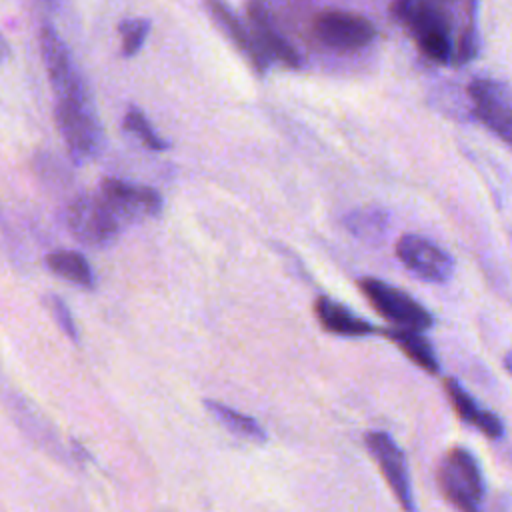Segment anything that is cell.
Masks as SVG:
<instances>
[{
	"instance_id": "cell-2",
	"label": "cell",
	"mask_w": 512,
	"mask_h": 512,
	"mask_svg": "<svg viewBox=\"0 0 512 512\" xmlns=\"http://www.w3.org/2000/svg\"><path fill=\"white\" fill-rule=\"evenodd\" d=\"M442 496L458 512H482L484 478L476 456L462 446L450 448L438 464Z\"/></svg>"
},
{
	"instance_id": "cell-13",
	"label": "cell",
	"mask_w": 512,
	"mask_h": 512,
	"mask_svg": "<svg viewBox=\"0 0 512 512\" xmlns=\"http://www.w3.org/2000/svg\"><path fill=\"white\" fill-rule=\"evenodd\" d=\"M314 314L318 324L336 336L346 338H360L376 332V328L364 320L362 316L354 314L350 308H346L342 302L332 300L328 296H318L314 302Z\"/></svg>"
},
{
	"instance_id": "cell-21",
	"label": "cell",
	"mask_w": 512,
	"mask_h": 512,
	"mask_svg": "<svg viewBox=\"0 0 512 512\" xmlns=\"http://www.w3.org/2000/svg\"><path fill=\"white\" fill-rule=\"evenodd\" d=\"M48 308L56 320V324L60 326V330L70 338V340H78V330H76V324H74V318H72V312L70 308L66 306V302L58 296H48Z\"/></svg>"
},
{
	"instance_id": "cell-8",
	"label": "cell",
	"mask_w": 512,
	"mask_h": 512,
	"mask_svg": "<svg viewBox=\"0 0 512 512\" xmlns=\"http://www.w3.org/2000/svg\"><path fill=\"white\" fill-rule=\"evenodd\" d=\"M398 260L426 282H446L452 276L454 262L432 240L418 234H404L396 242Z\"/></svg>"
},
{
	"instance_id": "cell-10",
	"label": "cell",
	"mask_w": 512,
	"mask_h": 512,
	"mask_svg": "<svg viewBox=\"0 0 512 512\" xmlns=\"http://www.w3.org/2000/svg\"><path fill=\"white\" fill-rule=\"evenodd\" d=\"M444 390H446V396H448L454 412L460 416V420L474 426L488 438L498 440L504 436V422L494 412L480 406L456 378H446Z\"/></svg>"
},
{
	"instance_id": "cell-14",
	"label": "cell",
	"mask_w": 512,
	"mask_h": 512,
	"mask_svg": "<svg viewBox=\"0 0 512 512\" xmlns=\"http://www.w3.org/2000/svg\"><path fill=\"white\" fill-rule=\"evenodd\" d=\"M206 8L210 12V16L214 18V22L222 28V32L234 42V46L246 54V58L250 60L252 68L262 74L268 68V60L264 58V54L258 50L252 34L244 28V24L240 22V18L230 10V6L224 0H206Z\"/></svg>"
},
{
	"instance_id": "cell-16",
	"label": "cell",
	"mask_w": 512,
	"mask_h": 512,
	"mask_svg": "<svg viewBox=\"0 0 512 512\" xmlns=\"http://www.w3.org/2000/svg\"><path fill=\"white\" fill-rule=\"evenodd\" d=\"M204 406L210 412V416L216 422H220L226 430H230L232 434H236L244 440H250V442H266L268 434L256 418H252L228 404L216 402V400H204Z\"/></svg>"
},
{
	"instance_id": "cell-19",
	"label": "cell",
	"mask_w": 512,
	"mask_h": 512,
	"mask_svg": "<svg viewBox=\"0 0 512 512\" xmlns=\"http://www.w3.org/2000/svg\"><path fill=\"white\" fill-rule=\"evenodd\" d=\"M124 130L126 132H132V134H136L140 140H142V144L146 146V148H150V150H154V152H162V150H166L170 144L166 142V140H162L156 132H154V128H152V124L148 122V118L138 110V108H130L126 114H124Z\"/></svg>"
},
{
	"instance_id": "cell-7",
	"label": "cell",
	"mask_w": 512,
	"mask_h": 512,
	"mask_svg": "<svg viewBox=\"0 0 512 512\" xmlns=\"http://www.w3.org/2000/svg\"><path fill=\"white\" fill-rule=\"evenodd\" d=\"M312 32L318 42L334 50H360L376 38V28L368 18L342 10L316 14Z\"/></svg>"
},
{
	"instance_id": "cell-20",
	"label": "cell",
	"mask_w": 512,
	"mask_h": 512,
	"mask_svg": "<svg viewBox=\"0 0 512 512\" xmlns=\"http://www.w3.org/2000/svg\"><path fill=\"white\" fill-rule=\"evenodd\" d=\"M118 32L122 38V56H134L142 48V44L150 32V20H146V18L124 20V22H120Z\"/></svg>"
},
{
	"instance_id": "cell-3",
	"label": "cell",
	"mask_w": 512,
	"mask_h": 512,
	"mask_svg": "<svg viewBox=\"0 0 512 512\" xmlns=\"http://www.w3.org/2000/svg\"><path fill=\"white\" fill-rule=\"evenodd\" d=\"M70 234L88 248L110 246L120 232V218L100 194H82L66 208Z\"/></svg>"
},
{
	"instance_id": "cell-6",
	"label": "cell",
	"mask_w": 512,
	"mask_h": 512,
	"mask_svg": "<svg viewBox=\"0 0 512 512\" xmlns=\"http://www.w3.org/2000/svg\"><path fill=\"white\" fill-rule=\"evenodd\" d=\"M476 118L502 142L512 136V96L506 82L496 78H476L468 86Z\"/></svg>"
},
{
	"instance_id": "cell-17",
	"label": "cell",
	"mask_w": 512,
	"mask_h": 512,
	"mask_svg": "<svg viewBox=\"0 0 512 512\" xmlns=\"http://www.w3.org/2000/svg\"><path fill=\"white\" fill-rule=\"evenodd\" d=\"M46 266L60 278L80 286V288H86V290H92L94 284H96V278H94V272L88 264V260L76 252V250H56V252H50L46 256Z\"/></svg>"
},
{
	"instance_id": "cell-1",
	"label": "cell",
	"mask_w": 512,
	"mask_h": 512,
	"mask_svg": "<svg viewBox=\"0 0 512 512\" xmlns=\"http://www.w3.org/2000/svg\"><path fill=\"white\" fill-rule=\"evenodd\" d=\"M52 92L56 126L72 160L88 162L96 158L104 144V132L84 78L76 76L58 82Z\"/></svg>"
},
{
	"instance_id": "cell-12",
	"label": "cell",
	"mask_w": 512,
	"mask_h": 512,
	"mask_svg": "<svg viewBox=\"0 0 512 512\" xmlns=\"http://www.w3.org/2000/svg\"><path fill=\"white\" fill-rule=\"evenodd\" d=\"M392 14L416 40L436 30H450V20L436 0H394Z\"/></svg>"
},
{
	"instance_id": "cell-11",
	"label": "cell",
	"mask_w": 512,
	"mask_h": 512,
	"mask_svg": "<svg viewBox=\"0 0 512 512\" xmlns=\"http://www.w3.org/2000/svg\"><path fill=\"white\" fill-rule=\"evenodd\" d=\"M248 16L254 28V42L258 46V50L264 54L266 60L274 58L290 68H300V56L298 52L288 44V40H284L274 26L270 24V18L262 6L260 0H250L248 2Z\"/></svg>"
},
{
	"instance_id": "cell-22",
	"label": "cell",
	"mask_w": 512,
	"mask_h": 512,
	"mask_svg": "<svg viewBox=\"0 0 512 512\" xmlns=\"http://www.w3.org/2000/svg\"><path fill=\"white\" fill-rule=\"evenodd\" d=\"M8 52H10L8 42L4 40V36H2V32H0V62H4V60L8 58Z\"/></svg>"
},
{
	"instance_id": "cell-15",
	"label": "cell",
	"mask_w": 512,
	"mask_h": 512,
	"mask_svg": "<svg viewBox=\"0 0 512 512\" xmlns=\"http://www.w3.org/2000/svg\"><path fill=\"white\" fill-rule=\"evenodd\" d=\"M382 334L390 342H394L406 354V358L412 360L416 366H420L424 372L438 374V370H440L438 358L434 354L432 344L426 340V336H422V332L394 326V328L382 330Z\"/></svg>"
},
{
	"instance_id": "cell-5",
	"label": "cell",
	"mask_w": 512,
	"mask_h": 512,
	"mask_svg": "<svg viewBox=\"0 0 512 512\" xmlns=\"http://www.w3.org/2000/svg\"><path fill=\"white\" fill-rule=\"evenodd\" d=\"M364 442L372 458L376 460L384 480L388 482L390 490L394 492L398 504L404 512H416L414 492L410 484V472L406 464V456L396 440L384 430H370L364 434Z\"/></svg>"
},
{
	"instance_id": "cell-18",
	"label": "cell",
	"mask_w": 512,
	"mask_h": 512,
	"mask_svg": "<svg viewBox=\"0 0 512 512\" xmlns=\"http://www.w3.org/2000/svg\"><path fill=\"white\" fill-rule=\"evenodd\" d=\"M344 224L354 236L366 242H376L386 234L388 216L380 208H362V210L350 212L344 218Z\"/></svg>"
},
{
	"instance_id": "cell-9",
	"label": "cell",
	"mask_w": 512,
	"mask_h": 512,
	"mask_svg": "<svg viewBox=\"0 0 512 512\" xmlns=\"http://www.w3.org/2000/svg\"><path fill=\"white\" fill-rule=\"evenodd\" d=\"M100 196L122 220L154 218L162 212V196L150 186L130 184L118 178H104L100 184Z\"/></svg>"
},
{
	"instance_id": "cell-4",
	"label": "cell",
	"mask_w": 512,
	"mask_h": 512,
	"mask_svg": "<svg viewBox=\"0 0 512 512\" xmlns=\"http://www.w3.org/2000/svg\"><path fill=\"white\" fill-rule=\"evenodd\" d=\"M358 288L372 304V308L380 316L396 324V328H410L422 332L434 324L432 314L418 300L384 280L364 276L358 280Z\"/></svg>"
}]
</instances>
